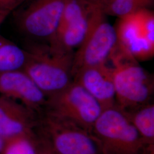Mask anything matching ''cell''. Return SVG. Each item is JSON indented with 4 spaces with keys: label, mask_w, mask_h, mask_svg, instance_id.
<instances>
[{
    "label": "cell",
    "mask_w": 154,
    "mask_h": 154,
    "mask_svg": "<svg viewBox=\"0 0 154 154\" xmlns=\"http://www.w3.org/2000/svg\"><path fill=\"white\" fill-rule=\"evenodd\" d=\"M153 4L154 0H115L100 9L106 16L119 18L142 9H149Z\"/></svg>",
    "instance_id": "5bb4252c"
},
{
    "label": "cell",
    "mask_w": 154,
    "mask_h": 154,
    "mask_svg": "<svg viewBox=\"0 0 154 154\" xmlns=\"http://www.w3.org/2000/svg\"><path fill=\"white\" fill-rule=\"evenodd\" d=\"M36 139L37 135L35 138L18 137L6 140L4 154H35Z\"/></svg>",
    "instance_id": "2e32d148"
},
{
    "label": "cell",
    "mask_w": 154,
    "mask_h": 154,
    "mask_svg": "<svg viewBox=\"0 0 154 154\" xmlns=\"http://www.w3.org/2000/svg\"><path fill=\"white\" fill-rule=\"evenodd\" d=\"M118 18L115 26L118 41L116 48L125 53L133 42L144 36L140 25V10Z\"/></svg>",
    "instance_id": "4fadbf2b"
},
{
    "label": "cell",
    "mask_w": 154,
    "mask_h": 154,
    "mask_svg": "<svg viewBox=\"0 0 154 154\" xmlns=\"http://www.w3.org/2000/svg\"><path fill=\"white\" fill-rule=\"evenodd\" d=\"M91 133L102 154H154L125 111L116 106L103 110Z\"/></svg>",
    "instance_id": "6da1fadb"
},
{
    "label": "cell",
    "mask_w": 154,
    "mask_h": 154,
    "mask_svg": "<svg viewBox=\"0 0 154 154\" xmlns=\"http://www.w3.org/2000/svg\"><path fill=\"white\" fill-rule=\"evenodd\" d=\"M90 4V25L88 32L82 44L74 53L72 79L82 69L106 63L117 46L115 26L106 20V15L99 8Z\"/></svg>",
    "instance_id": "277c9868"
},
{
    "label": "cell",
    "mask_w": 154,
    "mask_h": 154,
    "mask_svg": "<svg viewBox=\"0 0 154 154\" xmlns=\"http://www.w3.org/2000/svg\"><path fill=\"white\" fill-rule=\"evenodd\" d=\"M91 4H93L94 5L98 6L99 8L103 7L105 5L110 3L112 1H114L115 0H87Z\"/></svg>",
    "instance_id": "ffe728a7"
},
{
    "label": "cell",
    "mask_w": 154,
    "mask_h": 154,
    "mask_svg": "<svg viewBox=\"0 0 154 154\" xmlns=\"http://www.w3.org/2000/svg\"><path fill=\"white\" fill-rule=\"evenodd\" d=\"M102 106L103 110L116 106V91L111 67L106 63L82 69L73 77Z\"/></svg>",
    "instance_id": "30bf717a"
},
{
    "label": "cell",
    "mask_w": 154,
    "mask_h": 154,
    "mask_svg": "<svg viewBox=\"0 0 154 154\" xmlns=\"http://www.w3.org/2000/svg\"><path fill=\"white\" fill-rule=\"evenodd\" d=\"M124 111L138 131L148 151L154 153V104L149 102L134 109Z\"/></svg>",
    "instance_id": "8fae6325"
},
{
    "label": "cell",
    "mask_w": 154,
    "mask_h": 154,
    "mask_svg": "<svg viewBox=\"0 0 154 154\" xmlns=\"http://www.w3.org/2000/svg\"><path fill=\"white\" fill-rule=\"evenodd\" d=\"M37 124L36 112L16 100L0 95V136L5 141L35 138Z\"/></svg>",
    "instance_id": "ba28073f"
},
{
    "label": "cell",
    "mask_w": 154,
    "mask_h": 154,
    "mask_svg": "<svg viewBox=\"0 0 154 154\" xmlns=\"http://www.w3.org/2000/svg\"><path fill=\"white\" fill-rule=\"evenodd\" d=\"M140 25L143 35L154 44V14L149 9L140 10Z\"/></svg>",
    "instance_id": "e0dca14e"
},
{
    "label": "cell",
    "mask_w": 154,
    "mask_h": 154,
    "mask_svg": "<svg viewBox=\"0 0 154 154\" xmlns=\"http://www.w3.org/2000/svg\"><path fill=\"white\" fill-rule=\"evenodd\" d=\"M35 154H55L51 149L48 144L37 133Z\"/></svg>",
    "instance_id": "d6986e66"
},
{
    "label": "cell",
    "mask_w": 154,
    "mask_h": 154,
    "mask_svg": "<svg viewBox=\"0 0 154 154\" xmlns=\"http://www.w3.org/2000/svg\"><path fill=\"white\" fill-rule=\"evenodd\" d=\"M9 16V14H0V25L4 22L6 18Z\"/></svg>",
    "instance_id": "7402d4cb"
},
{
    "label": "cell",
    "mask_w": 154,
    "mask_h": 154,
    "mask_svg": "<svg viewBox=\"0 0 154 154\" xmlns=\"http://www.w3.org/2000/svg\"><path fill=\"white\" fill-rule=\"evenodd\" d=\"M124 53L136 61L147 60L154 56V44L145 37L141 36L133 42Z\"/></svg>",
    "instance_id": "9a60e30c"
},
{
    "label": "cell",
    "mask_w": 154,
    "mask_h": 154,
    "mask_svg": "<svg viewBox=\"0 0 154 154\" xmlns=\"http://www.w3.org/2000/svg\"><path fill=\"white\" fill-rule=\"evenodd\" d=\"M30 57L28 50L22 49L0 34V73L23 70Z\"/></svg>",
    "instance_id": "7c38bea8"
},
{
    "label": "cell",
    "mask_w": 154,
    "mask_h": 154,
    "mask_svg": "<svg viewBox=\"0 0 154 154\" xmlns=\"http://www.w3.org/2000/svg\"><path fill=\"white\" fill-rule=\"evenodd\" d=\"M5 141L0 136V154H4Z\"/></svg>",
    "instance_id": "44dd1931"
},
{
    "label": "cell",
    "mask_w": 154,
    "mask_h": 154,
    "mask_svg": "<svg viewBox=\"0 0 154 154\" xmlns=\"http://www.w3.org/2000/svg\"><path fill=\"white\" fill-rule=\"evenodd\" d=\"M116 91V106L129 111L150 102L154 80L135 59L116 49L110 57Z\"/></svg>",
    "instance_id": "7a4b0ae2"
},
{
    "label": "cell",
    "mask_w": 154,
    "mask_h": 154,
    "mask_svg": "<svg viewBox=\"0 0 154 154\" xmlns=\"http://www.w3.org/2000/svg\"><path fill=\"white\" fill-rule=\"evenodd\" d=\"M0 95L16 100L36 113L45 109L47 100L24 70L0 73Z\"/></svg>",
    "instance_id": "9c48e42d"
},
{
    "label": "cell",
    "mask_w": 154,
    "mask_h": 154,
    "mask_svg": "<svg viewBox=\"0 0 154 154\" xmlns=\"http://www.w3.org/2000/svg\"><path fill=\"white\" fill-rule=\"evenodd\" d=\"M28 0H0V14L10 13Z\"/></svg>",
    "instance_id": "ac0fdd59"
},
{
    "label": "cell",
    "mask_w": 154,
    "mask_h": 154,
    "mask_svg": "<svg viewBox=\"0 0 154 154\" xmlns=\"http://www.w3.org/2000/svg\"><path fill=\"white\" fill-rule=\"evenodd\" d=\"M28 50L30 57L23 70L46 98L60 93L72 82L74 53L54 52L48 45L34 46Z\"/></svg>",
    "instance_id": "3957f363"
},
{
    "label": "cell",
    "mask_w": 154,
    "mask_h": 154,
    "mask_svg": "<svg viewBox=\"0 0 154 154\" xmlns=\"http://www.w3.org/2000/svg\"><path fill=\"white\" fill-rule=\"evenodd\" d=\"M36 131L55 154H102L91 132L61 118L45 113Z\"/></svg>",
    "instance_id": "5b68a950"
},
{
    "label": "cell",
    "mask_w": 154,
    "mask_h": 154,
    "mask_svg": "<svg viewBox=\"0 0 154 154\" xmlns=\"http://www.w3.org/2000/svg\"><path fill=\"white\" fill-rule=\"evenodd\" d=\"M67 0H31L17 17L20 30L49 43L54 35Z\"/></svg>",
    "instance_id": "52a82bcc"
},
{
    "label": "cell",
    "mask_w": 154,
    "mask_h": 154,
    "mask_svg": "<svg viewBox=\"0 0 154 154\" xmlns=\"http://www.w3.org/2000/svg\"><path fill=\"white\" fill-rule=\"evenodd\" d=\"M45 114L70 122L91 132L103 111L99 103L78 83L72 82L47 98Z\"/></svg>",
    "instance_id": "8992f818"
}]
</instances>
